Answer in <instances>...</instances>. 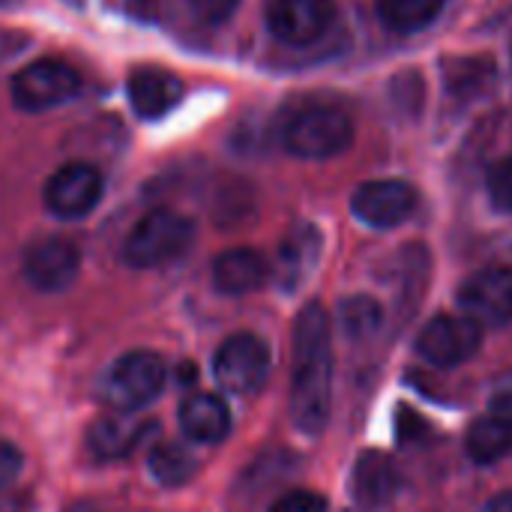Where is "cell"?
<instances>
[{"label":"cell","instance_id":"obj_1","mask_svg":"<svg viewBox=\"0 0 512 512\" xmlns=\"http://www.w3.org/2000/svg\"><path fill=\"white\" fill-rule=\"evenodd\" d=\"M333 405V345L330 318L321 303L300 309L294 321V378L291 417L306 435H321Z\"/></svg>","mask_w":512,"mask_h":512},{"label":"cell","instance_id":"obj_2","mask_svg":"<svg viewBox=\"0 0 512 512\" xmlns=\"http://www.w3.org/2000/svg\"><path fill=\"white\" fill-rule=\"evenodd\" d=\"M354 141L351 117L336 105H303L282 126V144L300 159H330L348 150Z\"/></svg>","mask_w":512,"mask_h":512},{"label":"cell","instance_id":"obj_3","mask_svg":"<svg viewBox=\"0 0 512 512\" xmlns=\"http://www.w3.org/2000/svg\"><path fill=\"white\" fill-rule=\"evenodd\" d=\"M195 240V225L177 210H153L135 222L123 243V258L129 267L150 270L177 261Z\"/></svg>","mask_w":512,"mask_h":512},{"label":"cell","instance_id":"obj_4","mask_svg":"<svg viewBox=\"0 0 512 512\" xmlns=\"http://www.w3.org/2000/svg\"><path fill=\"white\" fill-rule=\"evenodd\" d=\"M168 366L153 351H129L111 363L102 378V402L117 414H135L147 408L165 387Z\"/></svg>","mask_w":512,"mask_h":512},{"label":"cell","instance_id":"obj_5","mask_svg":"<svg viewBox=\"0 0 512 512\" xmlns=\"http://www.w3.org/2000/svg\"><path fill=\"white\" fill-rule=\"evenodd\" d=\"M267 375H270V348L252 333L228 336L213 357V378L222 387V393L252 396L267 384Z\"/></svg>","mask_w":512,"mask_h":512},{"label":"cell","instance_id":"obj_6","mask_svg":"<svg viewBox=\"0 0 512 512\" xmlns=\"http://www.w3.org/2000/svg\"><path fill=\"white\" fill-rule=\"evenodd\" d=\"M81 90V75L60 57H42L27 63L12 78V102L24 111H48L69 102Z\"/></svg>","mask_w":512,"mask_h":512},{"label":"cell","instance_id":"obj_7","mask_svg":"<svg viewBox=\"0 0 512 512\" xmlns=\"http://www.w3.org/2000/svg\"><path fill=\"white\" fill-rule=\"evenodd\" d=\"M480 342H483V330L471 318L438 315L423 327L417 339V351L426 363L438 369H453L468 363L480 351Z\"/></svg>","mask_w":512,"mask_h":512},{"label":"cell","instance_id":"obj_8","mask_svg":"<svg viewBox=\"0 0 512 512\" xmlns=\"http://www.w3.org/2000/svg\"><path fill=\"white\" fill-rule=\"evenodd\" d=\"M465 318L480 327H504L512 321V267H486L459 288Z\"/></svg>","mask_w":512,"mask_h":512},{"label":"cell","instance_id":"obj_9","mask_svg":"<svg viewBox=\"0 0 512 512\" xmlns=\"http://www.w3.org/2000/svg\"><path fill=\"white\" fill-rule=\"evenodd\" d=\"M42 198L57 219H81L102 201V174L87 162H69L48 177Z\"/></svg>","mask_w":512,"mask_h":512},{"label":"cell","instance_id":"obj_10","mask_svg":"<svg viewBox=\"0 0 512 512\" xmlns=\"http://www.w3.org/2000/svg\"><path fill=\"white\" fill-rule=\"evenodd\" d=\"M336 21L333 0H270L267 27L285 45H312Z\"/></svg>","mask_w":512,"mask_h":512},{"label":"cell","instance_id":"obj_11","mask_svg":"<svg viewBox=\"0 0 512 512\" xmlns=\"http://www.w3.org/2000/svg\"><path fill=\"white\" fill-rule=\"evenodd\" d=\"M354 216L369 228H396L417 210V192L405 180H372L363 183L351 198Z\"/></svg>","mask_w":512,"mask_h":512},{"label":"cell","instance_id":"obj_12","mask_svg":"<svg viewBox=\"0 0 512 512\" xmlns=\"http://www.w3.org/2000/svg\"><path fill=\"white\" fill-rule=\"evenodd\" d=\"M81 267V252L75 243L63 240V237H48L30 246V252L24 255V276L30 279L33 288L39 291H66Z\"/></svg>","mask_w":512,"mask_h":512},{"label":"cell","instance_id":"obj_13","mask_svg":"<svg viewBox=\"0 0 512 512\" xmlns=\"http://www.w3.org/2000/svg\"><path fill=\"white\" fill-rule=\"evenodd\" d=\"M399 492V471L393 459L381 450H366L351 471V495L363 510L387 507Z\"/></svg>","mask_w":512,"mask_h":512},{"label":"cell","instance_id":"obj_14","mask_svg":"<svg viewBox=\"0 0 512 512\" xmlns=\"http://www.w3.org/2000/svg\"><path fill=\"white\" fill-rule=\"evenodd\" d=\"M126 93H129L132 111L141 120H159L171 108L180 105L183 81L174 72H165V69H138V72L129 75Z\"/></svg>","mask_w":512,"mask_h":512},{"label":"cell","instance_id":"obj_15","mask_svg":"<svg viewBox=\"0 0 512 512\" xmlns=\"http://www.w3.org/2000/svg\"><path fill=\"white\" fill-rule=\"evenodd\" d=\"M180 429L192 444H219L231 435V411L216 393H195L180 405Z\"/></svg>","mask_w":512,"mask_h":512},{"label":"cell","instance_id":"obj_16","mask_svg":"<svg viewBox=\"0 0 512 512\" xmlns=\"http://www.w3.org/2000/svg\"><path fill=\"white\" fill-rule=\"evenodd\" d=\"M156 432V423L147 420H135V417H102L90 426L87 432V447L93 456L99 459H123L129 456L141 441H147V435Z\"/></svg>","mask_w":512,"mask_h":512},{"label":"cell","instance_id":"obj_17","mask_svg":"<svg viewBox=\"0 0 512 512\" xmlns=\"http://www.w3.org/2000/svg\"><path fill=\"white\" fill-rule=\"evenodd\" d=\"M267 282V261L255 249H228L213 261V285L228 297H243Z\"/></svg>","mask_w":512,"mask_h":512},{"label":"cell","instance_id":"obj_18","mask_svg":"<svg viewBox=\"0 0 512 512\" xmlns=\"http://www.w3.org/2000/svg\"><path fill=\"white\" fill-rule=\"evenodd\" d=\"M321 258V234L312 225H300L294 228L282 249H279V261H276V279L282 291H294L306 282V276L315 270Z\"/></svg>","mask_w":512,"mask_h":512},{"label":"cell","instance_id":"obj_19","mask_svg":"<svg viewBox=\"0 0 512 512\" xmlns=\"http://www.w3.org/2000/svg\"><path fill=\"white\" fill-rule=\"evenodd\" d=\"M447 87L456 99H474L483 96L495 84V60L489 57H456L444 63Z\"/></svg>","mask_w":512,"mask_h":512},{"label":"cell","instance_id":"obj_20","mask_svg":"<svg viewBox=\"0 0 512 512\" xmlns=\"http://www.w3.org/2000/svg\"><path fill=\"white\" fill-rule=\"evenodd\" d=\"M512 450V423L501 417H480L468 429V456L477 465H495Z\"/></svg>","mask_w":512,"mask_h":512},{"label":"cell","instance_id":"obj_21","mask_svg":"<svg viewBox=\"0 0 512 512\" xmlns=\"http://www.w3.org/2000/svg\"><path fill=\"white\" fill-rule=\"evenodd\" d=\"M447 0H378V15L384 27L396 33L426 30L444 9Z\"/></svg>","mask_w":512,"mask_h":512},{"label":"cell","instance_id":"obj_22","mask_svg":"<svg viewBox=\"0 0 512 512\" xmlns=\"http://www.w3.org/2000/svg\"><path fill=\"white\" fill-rule=\"evenodd\" d=\"M147 465H150V474L168 489H177V486L189 483L192 474H195V459L180 444H156L150 450Z\"/></svg>","mask_w":512,"mask_h":512},{"label":"cell","instance_id":"obj_23","mask_svg":"<svg viewBox=\"0 0 512 512\" xmlns=\"http://www.w3.org/2000/svg\"><path fill=\"white\" fill-rule=\"evenodd\" d=\"M339 321L351 339H366L381 327V306L366 294L348 297L339 303Z\"/></svg>","mask_w":512,"mask_h":512},{"label":"cell","instance_id":"obj_24","mask_svg":"<svg viewBox=\"0 0 512 512\" xmlns=\"http://www.w3.org/2000/svg\"><path fill=\"white\" fill-rule=\"evenodd\" d=\"M489 198L498 210L512 213V156L498 162L489 174Z\"/></svg>","mask_w":512,"mask_h":512},{"label":"cell","instance_id":"obj_25","mask_svg":"<svg viewBox=\"0 0 512 512\" xmlns=\"http://www.w3.org/2000/svg\"><path fill=\"white\" fill-rule=\"evenodd\" d=\"M270 512H327V501H324L318 492L297 489V492L282 495V498L273 504V510Z\"/></svg>","mask_w":512,"mask_h":512},{"label":"cell","instance_id":"obj_26","mask_svg":"<svg viewBox=\"0 0 512 512\" xmlns=\"http://www.w3.org/2000/svg\"><path fill=\"white\" fill-rule=\"evenodd\" d=\"M489 414L512 423V369L492 381V390H489Z\"/></svg>","mask_w":512,"mask_h":512},{"label":"cell","instance_id":"obj_27","mask_svg":"<svg viewBox=\"0 0 512 512\" xmlns=\"http://www.w3.org/2000/svg\"><path fill=\"white\" fill-rule=\"evenodd\" d=\"M21 465H24V459H21L18 447L0 438V489H6L21 474Z\"/></svg>","mask_w":512,"mask_h":512},{"label":"cell","instance_id":"obj_28","mask_svg":"<svg viewBox=\"0 0 512 512\" xmlns=\"http://www.w3.org/2000/svg\"><path fill=\"white\" fill-rule=\"evenodd\" d=\"M192 3H195V12L204 21H210V24L225 21L234 12V6H237V0H192Z\"/></svg>","mask_w":512,"mask_h":512},{"label":"cell","instance_id":"obj_29","mask_svg":"<svg viewBox=\"0 0 512 512\" xmlns=\"http://www.w3.org/2000/svg\"><path fill=\"white\" fill-rule=\"evenodd\" d=\"M480 512H512V489L510 492H501V495H495L492 501H486Z\"/></svg>","mask_w":512,"mask_h":512},{"label":"cell","instance_id":"obj_30","mask_svg":"<svg viewBox=\"0 0 512 512\" xmlns=\"http://www.w3.org/2000/svg\"><path fill=\"white\" fill-rule=\"evenodd\" d=\"M66 512H99L96 507H90V504H75V507H69Z\"/></svg>","mask_w":512,"mask_h":512}]
</instances>
